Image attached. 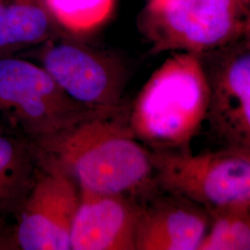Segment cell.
Listing matches in <instances>:
<instances>
[{
	"label": "cell",
	"mask_w": 250,
	"mask_h": 250,
	"mask_svg": "<svg viewBox=\"0 0 250 250\" xmlns=\"http://www.w3.org/2000/svg\"><path fill=\"white\" fill-rule=\"evenodd\" d=\"M62 36L70 35L56 23L44 0L0 1V58Z\"/></svg>",
	"instance_id": "12"
},
{
	"label": "cell",
	"mask_w": 250,
	"mask_h": 250,
	"mask_svg": "<svg viewBox=\"0 0 250 250\" xmlns=\"http://www.w3.org/2000/svg\"><path fill=\"white\" fill-rule=\"evenodd\" d=\"M242 41L244 42L245 45L250 48V19H249L247 27H246L244 36H243V38H242Z\"/></svg>",
	"instance_id": "15"
},
{
	"label": "cell",
	"mask_w": 250,
	"mask_h": 250,
	"mask_svg": "<svg viewBox=\"0 0 250 250\" xmlns=\"http://www.w3.org/2000/svg\"><path fill=\"white\" fill-rule=\"evenodd\" d=\"M31 140L41 159L62 167L81 189L137 198L160 189L152 151L134 137L124 110Z\"/></svg>",
	"instance_id": "1"
},
{
	"label": "cell",
	"mask_w": 250,
	"mask_h": 250,
	"mask_svg": "<svg viewBox=\"0 0 250 250\" xmlns=\"http://www.w3.org/2000/svg\"><path fill=\"white\" fill-rule=\"evenodd\" d=\"M0 111L9 125L30 139L121 112L81 104L67 95L42 66L10 56L0 58Z\"/></svg>",
	"instance_id": "5"
},
{
	"label": "cell",
	"mask_w": 250,
	"mask_h": 250,
	"mask_svg": "<svg viewBox=\"0 0 250 250\" xmlns=\"http://www.w3.org/2000/svg\"><path fill=\"white\" fill-rule=\"evenodd\" d=\"M152 157L162 191L187 198L209 215L250 211V151L221 147L199 154L152 151Z\"/></svg>",
	"instance_id": "4"
},
{
	"label": "cell",
	"mask_w": 250,
	"mask_h": 250,
	"mask_svg": "<svg viewBox=\"0 0 250 250\" xmlns=\"http://www.w3.org/2000/svg\"></svg>",
	"instance_id": "17"
},
{
	"label": "cell",
	"mask_w": 250,
	"mask_h": 250,
	"mask_svg": "<svg viewBox=\"0 0 250 250\" xmlns=\"http://www.w3.org/2000/svg\"><path fill=\"white\" fill-rule=\"evenodd\" d=\"M39 165L34 142L8 122L0 124V235L12 232L8 220L18 213Z\"/></svg>",
	"instance_id": "11"
},
{
	"label": "cell",
	"mask_w": 250,
	"mask_h": 250,
	"mask_svg": "<svg viewBox=\"0 0 250 250\" xmlns=\"http://www.w3.org/2000/svg\"><path fill=\"white\" fill-rule=\"evenodd\" d=\"M250 0H147L138 26L153 54L204 55L242 40Z\"/></svg>",
	"instance_id": "3"
},
{
	"label": "cell",
	"mask_w": 250,
	"mask_h": 250,
	"mask_svg": "<svg viewBox=\"0 0 250 250\" xmlns=\"http://www.w3.org/2000/svg\"><path fill=\"white\" fill-rule=\"evenodd\" d=\"M141 208L142 202L133 196L81 189L72 222L71 250H135Z\"/></svg>",
	"instance_id": "9"
},
{
	"label": "cell",
	"mask_w": 250,
	"mask_h": 250,
	"mask_svg": "<svg viewBox=\"0 0 250 250\" xmlns=\"http://www.w3.org/2000/svg\"><path fill=\"white\" fill-rule=\"evenodd\" d=\"M0 1H5V0H0Z\"/></svg>",
	"instance_id": "16"
},
{
	"label": "cell",
	"mask_w": 250,
	"mask_h": 250,
	"mask_svg": "<svg viewBox=\"0 0 250 250\" xmlns=\"http://www.w3.org/2000/svg\"><path fill=\"white\" fill-rule=\"evenodd\" d=\"M56 23L70 36L89 34L113 13L116 0H44Z\"/></svg>",
	"instance_id": "13"
},
{
	"label": "cell",
	"mask_w": 250,
	"mask_h": 250,
	"mask_svg": "<svg viewBox=\"0 0 250 250\" xmlns=\"http://www.w3.org/2000/svg\"><path fill=\"white\" fill-rule=\"evenodd\" d=\"M209 83L206 123L221 147L250 151V48L240 40L201 55Z\"/></svg>",
	"instance_id": "8"
},
{
	"label": "cell",
	"mask_w": 250,
	"mask_h": 250,
	"mask_svg": "<svg viewBox=\"0 0 250 250\" xmlns=\"http://www.w3.org/2000/svg\"><path fill=\"white\" fill-rule=\"evenodd\" d=\"M41 65L72 99L110 112L123 109L128 72L115 56L70 38H54L37 53Z\"/></svg>",
	"instance_id": "6"
},
{
	"label": "cell",
	"mask_w": 250,
	"mask_h": 250,
	"mask_svg": "<svg viewBox=\"0 0 250 250\" xmlns=\"http://www.w3.org/2000/svg\"><path fill=\"white\" fill-rule=\"evenodd\" d=\"M39 160L34 184L14 218L15 250H71L80 187L58 164L40 157Z\"/></svg>",
	"instance_id": "7"
},
{
	"label": "cell",
	"mask_w": 250,
	"mask_h": 250,
	"mask_svg": "<svg viewBox=\"0 0 250 250\" xmlns=\"http://www.w3.org/2000/svg\"><path fill=\"white\" fill-rule=\"evenodd\" d=\"M162 192L164 196L142 202L135 250H198L210 215L185 197Z\"/></svg>",
	"instance_id": "10"
},
{
	"label": "cell",
	"mask_w": 250,
	"mask_h": 250,
	"mask_svg": "<svg viewBox=\"0 0 250 250\" xmlns=\"http://www.w3.org/2000/svg\"><path fill=\"white\" fill-rule=\"evenodd\" d=\"M198 250H250V211L230 210L210 215Z\"/></svg>",
	"instance_id": "14"
},
{
	"label": "cell",
	"mask_w": 250,
	"mask_h": 250,
	"mask_svg": "<svg viewBox=\"0 0 250 250\" xmlns=\"http://www.w3.org/2000/svg\"><path fill=\"white\" fill-rule=\"evenodd\" d=\"M209 83L201 55L170 53L127 111L134 137L152 151L190 150L206 123Z\"/></svg>",
	"instance_id": "2"
}]
</instances>
